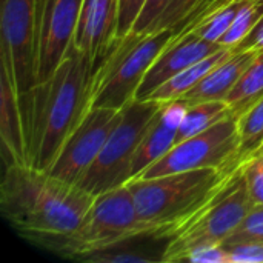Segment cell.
Wrapping results in <instances>:
<instances>
[{
  "instance_id": "cell-1",
  "label": "cell",
  "mask_w": 263,
  "mask_h": 263,
  "mask_svg": "<svg viewBox=\"0 0 263 263\" xmlns=\"http://www.w3.org/2000/svg\"><path fill=\"white\" fill-rule=\"evenodd\" d=\"M92 66L71 43L54 74L18 97L28 165L49 170L91 108Z\"/></svg>"
},
{
  "instance_id": "cell-2",
  "label": "cell",
  "mask_w": 263,
  "mask_h": 263,
  "mask_svg": "<svg viewBox=\"0 0 263 263\" xmlns=\"http://www.w3.org/2000/svg\"><path fill=\"white\" fill-rule=\"evenodd\" d=\"M94 196L26 163L6 165L0 183V210L23 236L72 233L91 208Z\"/></svg>"
},
{
  "instance_id": "cell-3",
  "label": "cell",
  "mask_w": 263,
  "mask_h": 263,
  "mask_svg": "<svg viewBox=\"0 0 263 263\" xmlns=\"http://www.w3.org/2000/svg\"><path fill=\"white\" fill-rule=\"evenodd\" d=\"M234 171L202 168L151 179L136 177L126 186L142 222L153 231L173 236L219 193Z\"/></svg>"
},
{
  "instance_id": "cell-4",
  "label": "cell",
  "mask_w": 263,
  "mask_h": 263,
  "mask_svg": "<svg viewBox=\"0 0 263 263\" xmlns=\"http://www.w3.org/2000/svg\"><path fill=\"white\" fill-rule=\"evenodd\" d=\"M153 231L137 214L128 186H120L94 197L80 225L68 234L28 236L29 242L59 256L76 260L77 257L102 250L128 236Z\"/></svg>"
},
{
  "instance_id": "cell-5",
  "label": "cell",
  "mask_w": 263,
  "mask_h": 263,
  "mask_svg": "<svg viewBox=\"0 0 263 263\" xmlns=\"http://www.w3.org/2000/svg\"><path fill=\"white\" fill-rule=\"evenodd\" d=\"M176 34L174 28L148 34L129 31L119 39L94 76L91 106L122 109L134 100L148 69Z\"/></svg>"
},
{
  "instance_id": "cell-6",
  "label": "cell",
  "mask_w": 263,
  "mask_h": 263,
  "mask_svg": "<svg viewBox=\"0 0 263 263\" xmlns=\"http://www.w3.org/2000/svg\"><path fill=\"white\" fill-rule=\"evenodd\" d=\"M254 205L239 166L219 193L173 233L165 263L182 262L190 253L202 247L222 245Z\"/></svg>"
},
{
  "instance_id": "cell-7",
  "label": "cell",
  "mask_w": 263,
  "mask_h": 263,
  "mask_svg": "<svg viewBox=\"0 0 263 263\" xmlns=\"http://www.w3.org/2000/svg\"><path fill=\"white\" fill-rule=\"evenodd\" d=\"M160 105L156 100L134 99L123 106L122 119L77 185L96 197L102 193L125 186L133 180V162L137 146Z\"/></svg>"
},
{
  "instance_id": "cell-8",
  "label": "cell",
  "mask_w": 263,
  "mask_h": 263,
  "mask_svg": "<svg viewBox=\"0 0 263 263\" xmlns=\"http://www.w3.org/2000/svg\"><path fill=\"white\" fill-rule=\"evenodd\" d=\"M239 149V117L228 116L206 131L176 143L162 159L149 165L139 177L151 179L202 168L231 173L242 163Z\"/></svg>"
},
{
  "instance_id": "cell-9",
  "label": "cell",
  "mask_w": 263,
  "mask_h": 263,
  "mask_svg": "<svg viewBox=\"0 0 263 263\" xmlns=\"http://www.w3.org/2000/svg\"><path fill=\"white\" fill-rule=\"evenodd\" d=\"M39 0H3L0 17V60L17 96L29 92L37 79Z\"/></svg>"
},
{
  "instance_id": "cell-10",
  "label": "cell",
  "mask_w": 263,
  "mask_h": 263,
  "mask_svg": "<svg viewBox=\"0 0 263 263\" xmlns=\"http://www.w3.org/2000/svg\"><path fill=\"white\" fill-rule=\"evenodd\" d=\"M123 116L122 109L91 106L77 128L63 143L59 156L51 165L52 176L69 183H79L102 151L108 136Z\"/></svg>"
},
{
  "instance_id": "cell-11",
  "label": "cell",
  "mask_w": 263,
  "mask_h": 263,
  "mask_svg": "<svg viewBox=\"0 0 263 263\" xmlns=\"http://www.w3.org/2000/svg\"><path fill=\"white\" fill-rule=\"evenodd\" d=\"M83 0H39L37 79H49L74 42ZM37 82V83H39Z\"/></svg>"
},
{
  "instance_id": "cell-12",
  "label": "cell",
  "mask_w": 263,
  "mask_h": 263,
  "mask_svg": "<svg viewBox=\"0 0 263 263\" xmlns=\"http://www.w3.org/2000/svg\"><path fill=\"white\" fill-rule=\"evenodd\" d=\"M117 26L119 0H83L72 43L88 57L94 76L119 40Z\"/></svg>"
},
{
  "instance_id": "cell-13",
  "label": "cell",
  "mask_w": 263,
  "mask_h": 263,
  "mask_svg": "<svg viewBox=\"0 0 263 263\" xmlns=\"http://www.w3.org/2000/svg\"><path fill=\"white\" fill-rule=\"evenodd\" d=\"M222 48L219 43L208 42L193 31L176 34L148 69L136 92V99L146 100L165 82Z\"/></svg>"
},
{
  "instance_id": "cell-14",
  "label": "cell",
  "mask_w": 263,
  "mask_h": 263,
  "mask_svg": "<svg viewBox=\"0 0 263 263\" xmlns=\"http://www.w3.org/2000/svg\"><path fill=\"white\" fill-rule=\"evenodd\" d=\"M186 112V105L180 100L165 102L153 117L133 162V179L139 177L149 165L162 159L174 145L177 129Z\"/></svg>"
},
{
  "instance_id": "cell-15",
  "label": "cell",
  "mask_w": 263,
  "mask_h": 263,
  "mask_svg": "<svg viewBox=\"0 0 263 263\" xmlns=\"http://www.w3.org/2000/svg\"><path fill=\"white\" fill-rule=\"evenodd\" d=\"M173 240L171 234L143 231L117 240L102 250L83 254L76 260L88 263H160Z\"/></svg>"
},
{
  "instance_id": "cell-16",
  "label": "cell",
  "mask_w": 263,
  "mask_h": 263,
  "mask_svg": "<svg viewBox=\"0 0 263 263\" xmlns=\"http://www.w3.org/2000/svg\"><path fill=\"white\" fill-rule=\"evenodd\" d=\"M256 55V51H234L227 60L214 66L194 88H191L179 100L186 106L202 102L225 100L245 68L253 62Z\"/></svg>"
},
{
  "instance_id": "cell-17",
  "label": "cell",
  "mask_w": 263,
  "mask_h": 263,
  "mask_svg": "<svg viewBox=\"0 0 263 263\" xmlns=\"http://www.w3.org/2000/svg\"><path fill=\"white\" fill-rule=\"evenodd\" d=\"M0 142L6 165H28L18 96L3 69L0 74Z\"/></svg>"
},
{
  "instance_id": "cell-18",
  "label": "cell",
  "mask_w": 263,
  "mask_h": 263,
  "mask_svg": "<svg viewBox=\"0 0 263 263\" xmlns=\"http://www.w3.org/2000/svg\"><path fill=\"white\" fill-rule=\"evenodd\" d=\"M233 52H234V49H231V48H222L217 52L199 60L197 63L188 66L186 69H183L182 72H179L177 76H174L173 79L165 82L162 86H159L146 100H156L160 103L179 100L191 88H194L214 66H217L219 63L227 60Z\"/></svg>"
},
{
  "instance_id": "cell-19",
  "label": "cell",
  "mask_w": 263,
  "mask_h": 263,
  "mask_svg": "<svg viewBox=\"0 0 263 263\" xmlns=\"http://www.w3.org/2000/svg\"><path fill=\"white\" fill-rule=\"evenodd\" d=\"M263 99V52H257L245 68L225 102L234 116H242Z\"/></svg>"
},
{
  "instance_id": "cell-20",
  "label": "cell",
  "mask_w": 263,
  "mask_h": 263,
  "mask_svg": "<svg viewBox=\"0 0 263 263\" xmlns=\"http://www.w3.org/2000/svg\"><path fill=\"white\" fill-rule=\"evenodd\" d=\"M228 116H234V114L231 112L225 100L202 102V103L186 106V112L177 129L176 143L183 142L199 133L206 131L208 128L227 119Z\"/></svg>"
},
{
  "instance_id": "cell-21",
  "label": "cell",
  "mask_w": 263,
  "mask_h": 263,
  "mask_svg": "<svg viewBox=\"0 0 263 263\" xmlns=\"http://www.w3.org/2000/svg\"><path fill=\"white\" fill-rule=\"evenodd\" d=\"M245 2L247 0H223L211 11H208L203 17H200L190 31L196 32L208 42L219 43L220 37L228 31Z\"/></svg>"
},
{
  "instance_id": "cell-22",
  "label": "cell",
  "mask_w": 263,
  "mask_h": 263,
  "mask_svg": "<svg viewBox=\"0 0 263 263\" xmlns=\"http://www.w3.org/2000/svg\"><path fill=\"white\" fill-rule=\"evenodd\" d=\"M239 137L242 162L263 146V99L239 116Z\"/></svg>"
},
{
  "instance_id": "cell-23",
  "label": "cell",
  "mask_w": 263,
  "mask_h": 263,
  "mask_svg": "<svg viewBox=\"0 0 263 263\" xmlns=\"http://www.w3.org/2000/svg\"><path fill=\"white\" fill-rule=\"evenodd\" d=\"M263 17V0H247L228 31L220 37L219 45L234 49Z\"/></svg>"
},
{
  "instance_id": "cell-24",
  "label": "cell",
  "mask_w": 263,
  "mask_h": 263,
  "mask_svg": "<svg viewBox=\"0 0 263 263\" xmlns=\"http://www.w3.org/2000/svg\"><path fill=\"white\" fill-rule=\"evenodd\" d=\"M263 243V205H254L223 243ZM222 243V245H223Z\"/></svg>"
},
{
  "instance_id": "cell-25",
  "label": "cell",
  "mask_w": 263,
  "mask_h": 263,
  "mask_svg": "<svg viewBox=\"0 0 263 263\" xmlns=\"http://www.w3.org/2000/svg\"><path fill=\"white\" fill-rule=\"evenodd\" d=\"M240 168L254 203L263 205V149L247 157Z\"/></svg>"
},
{
  "instance_id": "cell-26",
  "label": "cell",
  "mask_w": 263,
  "mask_h": 263,
  "mask_svg": "<svg viewBox=\"0 0 263 263\" xmlns=\"http://www.w3.org/2000/svg\"><path fill=\"white\" fill-rule=\"evenodd\" d=\"M228 263H263V243H223Z\"/></svg>"
},
{
  "instance_id": "cell-27",
  "label": "cell",
  "mask_w": 263,
  "mask_h": 263,
  "mask_svg": "<svg viewBox=\"0 0 263 263\" xmlns=\"http://www.w3.org/2000/svg\"><path fill=\"white\" fill-rule=\"evenodd\" d=\"M146 0H119V26L117 37H125L134 26Z\"/></svg>"
},
{
  "instance_id": "cell-28",
  "label": "cell",
  "mask_w": 263,
  "mask_h": 263,
  "mask_svg": "<svg viewBox=\"0 0 263 263\" xmlns=\"http://www.w3.org/2000/svg\"><path fill=\"white\" fill-rule=\"evenodd\" d=\"M185 260L193 263H228L227 250L223 245H210L197 248L190 253Z\"/></svg>"
},
{
  "instance_id": "cell-29",
  "label": "cell",
  "mask_w": 263,
  "mask_h": 263,
  "mask_svg": "<svg viewBox=\"0 0 263 263\" xmlns=\"http://www.w3.org/2000/svg\"><path fill=\"white\" fill-rule=\"evenodd\" d=\"M234 51H256L263 52V17L253 28V31L234 48Z\"/></svg>"
},
{
  "instance_id": "cell-30",
  "label": "cell",
  "mask_w": 263,
  "mask_h": 263,
  "mask_svg": "<svg viewBox=\"0 0 263 263\" xmlns=\"http://www.w3.org/2000/svg\"><path fill=\"white\" fill-rule=\"evenodd\" d=\"M260 149H263V146H262V148H260Z\"/></svg>"
}]
</instances>
